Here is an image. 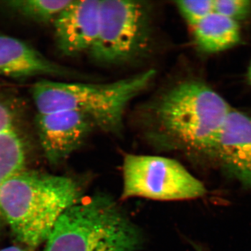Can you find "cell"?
<instances>
[{
  "mask_svg": "<svg viewBox=\"0 0 251 251\" xmlns=\"http://www.w3.org/2000/svg\"><path fill=\"white\" fill-rule=\"evenodd\" d=\"M178 11L193 27L214 12V0H185L176 2Z\"/></svg>",
  "mask_w": 251,
  "mask_h": 251,
  "instance_id": "5bb4252c",
  "label": "cell"
},
{
  "mask_svg": "<svg viewBox=\"0 0 251 251\" xmlns=\"http://www.w3.org/2000/svg\"><path fill=\"white\" fill-rule=\"evenodd\" d=\"M196 45L206 53L232 49L241 41L239 23L214 12L193 27Z\"/></svg>",
  "mask_w": 251,
  "mask_h": 251,
  "instance_id": "8fae6325",
  "label": "cell"
},
{
  "mask_svg": "<svg viewBox=\"0 0 251 251\" xmlns=\"http://www.w3.org/2000/svg\"><path fill=\"white\" fill-rule=\"evenodd\" d=\"M248 79H249V82L251 84V62L250 63V65H249V69H248Z\"/></svg>",
  "mask_w": 251,
  "mask_h": 251,
  "instance_id": "ac0fdd59",
  "label": "cell"
},
{
  "mask_svg": "<svg viewBox=\"0 0 251 251\" xmlns=\"http://www.w3.org/2000/svg\"><path fill=\"white\" fill-rule=\"evenodd\" d=\"M100 0H72L54 21L56 45L64 55L89 52L98 35Z\"/></svg>",
  "mask_w": 251,
  "mask_h": 251,
  "instance_id": "ba28073f",
  "label": "cell"
},
{
  "mask_svg": "<svg viewBox=\"0 0 251 251\" xmlns=\"http://www.w3.org/2000/svg\"><path fill=\"white\" fill-rule=\"evenodd\" d=\"M214 156L251 188V115L232 109L216 143Z\"/></svg>",
  "mask_w": 251,
  "mask_h": 251,
  "instance_id": "9c48e42d",
  "label": "cell"
},
{
  "mask_svg": "<svg viewBox=\"0 0 251 251\" xmlns=\"http://www.w3.org/2000/svg\"><path fill=\"white\" fill-rule=\"evenodd\" d=\"M72 0H11L4 6L16 14L39 23H54Z\"/></svg>",
  "mask_w": 251,
  "mask_h": 251,
  "instance_id": "4fadbf2b",
  "label": "cell"
},
{
  "mask_svg": "<svg viewBox=\"0 0 251 251\" xmlns=\"http://www.w3.org/2000/svg\"><path fill=\"white\" fill-rule=\"evenodd\" d=\"M35 122L41 148L54 166L65 161L97 129L90 117L77 112L36 114Z\"/></svg>",
  "mask_w": 251,
  "mask_h": 251,
  "instance_id": "52a82bcc",
  "label": "cell"
},
{
  "mask_svg": "<svg viewBox=\"0 0 251 251\" xmlns=\"http://www.w3.org/2000/svg\"><path fill=\"white\" fill-rule=\"evenodd\" d=\"M151 35V11L146 3L100 0L98 35L90 54L99 64H128L145 56Z\"/></svg>",
  "mask_w": 251,
  "mask_h": 251,
  "instance_id": "5b68a950",
  "label": "cell"
},
{
  "mask_svg": "<svg viewBox=\"0 0 251 251\" xmlns=\"http://www.w3.org/2000/svg\"><path fill=\"white\" fill-rule=\"evenodd\" d=\"M153 70L103 84L41 80L31 88L36 114L77 112L90 117L97 129L118 134L126 109L151 84Z\"/></svg>",
  "mask_w": 251,
  "mask_h": 251,
  "instance_id": "3957f363",
  "label": "cell"
},
{
  "mask_svg": "<svg viewBox=\"0 0 251 251\" xmlns=\"http://www.w3.org/2000/svg\"><path fill=\"white\" fill-rule=\"evenodd\" d=\"M17 111L5 99L0 97V133L16 127Z\"/></svg>",
  "mask_w": 251,
  "mask_h": 251,
  "instance_id": "2e32d148",
  "label": "cell"
},
{
  "mask_svg": "<svg viewBox=\"0 0 251 251\" xmlns=\"http://www.w3.org/2000/svg\"><path fill=\"white\" fill-rule=\"evenodd\" d=\"M0 251H28L25 247H18V246H11V247L4 248Z\"/></svg>",
  "mask_w": 251,
  "mask_h": 251,
  "instance_id": "e0dca14e",
  "label": "cell"
},
{
  "mask_svg": "<svg viewBox=\"0 0 251 251\" xmlns=\"http://www.w3.org/2000/svg\"><path fill=\"white\" fill-rule=\"evenodd\" d=\"M214 12L239 23L250 16L251 1L214 0Z\"/></svg>",
  "mask_w": 251,
  "mask_h": 251,
  "instance_id": "9a60e30c",
  "label": "cell"
},
{
  "mask_svg": "<svg viewBox=\"0 0 251 251\" xmlns=\"http://www.w3.org/2000/svg\"><path fill=\"white\" fill-rule=\"evenodd\" d=\"M205 193L202 183L173 158L128 154L124 159L122 199L185 201L202 197Z\"/></svg>",
  "mask_w": 251,
  "mask_h": 251,
  "instance_id": "8992f818",
  "label": "cell"
},
{
  "mask_svg": "<svg viewBox=\"0 0 251 251\" xmlns=\"http://www.w3.org/2000/svg\"><path fill=\"white\" fill-rule=\"evenodd\" d=\"M232 110L206 84L184 81L166 91L151 107L150 135L166 148L214 156L216 143Z\"/></svg>",
  "mask_w": 251,
  "mask_h": 251,
  "instance_id": "6da1fadb",
  "label": "cell"
},
{
  "mask_svg": "<svg viewBox=\"0 0 251 251\" xmlns=\"http://www.w3.org/2000/svg\"><path fill=\"white\" fill-rule=\"evenodd\" d=\"M139 227L106 195H95L67 209L54 225L44 251H138Z\"/></svg>",
  "mask_w": 251,
  "mask_h": 251,
  "instance_id": "277c9868",
  "label": "cell"
},
{
  "mask_svg": "<svg viewBox=\"0 0 251 251\" xmlns=\"http://www.w3.org/2000/svg\"><path fill=\"white\" fill-rule=\"evenodd\" d=\"M26 148L17 127L0 133V188L8 178L23 170ZM0 211V226L1 223Z\"/></svg>",
  "mask_w": 251,
  "mask_h": 251,
  "instance_id": "7c38bea8",
  "label": "cell"
},
{
  "mask_svg": "<svg viewBox=\"0 0 251 251\" xmlns=\"http://www.w3.org/2000/svg\"><path fill=\"white\" fill-rule=\"evenodd\" d=\"M84 191L70 176L22 170L0 188V211L18 242L34 249L46 242L61 216L82 201Z\"/></svg>",
  "mask_w": 251,
  "mask_h": 251,
  "instance_id": "7a4b0ae2",
  "label": "cell"
},
{
  "mask_svg": "<svg viewBox=\"0 0 251 251\" xmlns=\"http://www.w3.org/2000/svg\"><path fill=\"white\" fill-rule=\"evenodd\" d=\"M0 75L23 79L69 77L72 72L50 60L25 41L0 33Z\"/></svg>",
  "mask_w": 251,
  "mask_h": 251,
  "instance_id": "30bf717a",
  "label": "cell"
},
{
  "mask_svg": "<svg viewBox=\"0 0 251 251\" xmlns=\"http://www.w3.org/2000/svg\"><path fill=\"white\" fill-rule=\"evenodd\" d=\"M195 248H196V251H206L204 249H202V247H198V246H196Z\"/></svg>",
  "mask_w": 251,
  "mask_h": 251,
  "instance_id": "d6986e66",
  "label": "cell"
}]
</instances>
